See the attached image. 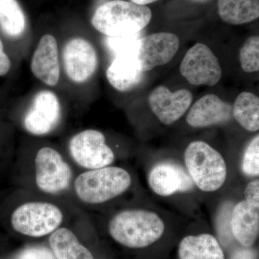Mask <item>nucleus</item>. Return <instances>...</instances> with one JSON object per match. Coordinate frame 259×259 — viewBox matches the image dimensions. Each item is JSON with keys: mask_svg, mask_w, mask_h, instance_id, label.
Masks as SVG:
<instances>
[{"mask_svg": "<svg viewBox=\"0 0 259 259\" xmlns=\"http://www.w3.org/2000/svg\"><path fill=\"white\" fill-rule=\"evenodd\" d=\"M0 28L8 36L18 37L26 28V19L17 0H0Z\"/></svg>", "mask_w": 259, "mask_h": 259, "instance_id": "4be33fe9", "label": "nucleus"}, {"mask_svg": "<svg viewBox=\"0 0 259 259\" xmlns=\"http://www.w3.org/2000/svg\"><path fill=\"white\" fill-rule=\"evenodd\" d=\"M242 171L246 176L255 177L259 175V136L257 135L250 141L245 148Z\"/></svg>", "mask_w": 259, "mask_h": 259, "instance_id": "393cba45", "label": "nucleus"}, {"mask_svg": "<svg viewBox=\"0 0 259 259\" xmlns=\"http://www.w3.org/2000/svg\"><path fill=\"white\" fill-rule=\"evenodd\" d=\"M151 18L152 13L146 5L125 0H112L97 8L92 19V25L106 36H120L142 31Z\"/></svg>", "mask_w": 259, "mask_h": 259, "instance_id": "f03ea898", "label": "nucleus"}, {"mask_svg": "<svg viewBox=\"0 0 259 259\" xmlns=\"http://www.w3.org/2000/svg\"><path fill=\"white\" fill-rule=\"evenodd\" d=\"M62 58L65 72L73 82H87L96 72L98 66L96 50L83 37H73L66 42Z\"/></svg>", "mask_w": 259, "mask_h": 259, "instance_id": "9d476101", "label": "nucleus"}, {"mask_svg": "<svg viewBox=\"0 0 259 259\" xmlns=\"http://www.w3.org/2000/svg\"><path fill=\"white\" fill-rule=\"evenodd\" d=\"M130 1L132 2V3H135V4L147 5L151 4V3H155V2L157 1V0H130Z\"/></svg>", "mask_w": 259, "mask_h": 259, "instance_id": "c756f323", "label": "nucleus"}, {"mask_svg": "<svg viewBox=\"0 0 259 259\" xmlns=\"http://www.w3.org/2000/svg\"><path fill=\"white\" fill-rule=\"evenodd\" d=\"M30 68L34 76L48 86L54 87L59 82V49L53 35L47 34L40 38L32 56Z\"/></svg>", "mask_w": 259, "mask_h": 259, "instance_id": "2eb2a0df", "label": "nucleus"}, {"mask_svg": "<svg viewBox=\"0 0 259 259\" xmlns=\"http://www.w3.org/2000/svg\"><path fill=\"white\" fill-rule=\"evenodd\" d=\"M35 176L39 190L44 193L56 195L69 190L73 171L59 151L44 147L35 156Z\"/></svg>", "mask_w": 259, "mask_h": 259, "instance_id": "423d86ee", "label": "nucleus"}, {"mask_svg": "<svg viewBox=\"0 0 259 259\" xmlns=\"http://www.w3.org/2000/svg\"><path fill=\"white\" fill-rule=\"evenodd\" d=\"M136 54L131 53L116 56L107 70V79L117 91H129L142 81L144 73Z\"/></svg>", "mask_w": 259, "mask_h": 259, "instance_id": "f3484780", "label": "nucleus"}, {"mask_svg": "<svg viewBox=\"0 0 259 259\" xmlns=\"http://www.w3.org/2000/svg\"><path fill=\"white\" fill-rule=\"evenodd\" d=\"M218 13L231 25H243L259 17L258 0H218Z\"/></svg>", "mask_w": 259, "mask_h": 259, "instance_id": "aec40b11", "label": "nucleus"}, {"mask_svg": "<svg viewBox=\"0 0 259 259\" xmlns=\"http://www.w3.org/2000/svg\"><path fill=\"white\" fill-rule=\"evenodd\" d=\"M233 107L217 95L208 94L194 104L187 116V122L194 128H204L227 123L233 117Z\"/></svg>", "mask_w": 259, "mask_h": 259, "instance_id": "4468645a", "label": "nucleus"}, {"mask_svg": "<svg viewBox=\"0 0 259 259\" xmlns=\"http://www.w3.org/2000/svg\"><path fill=\"white\" fill-rule=\"evenodd\" d=\"M231 231L236 241L245 248H250L256 241L259 233V206L243 200L233 207Z\"/></svg>", "mask_w": 259, "mask_h": 259, "instance_id": "dca6fc26", "label": "nucleus"}, {"mask_svg": "<svg viewBox=\"0 0 259 259\" xmlns=\"http://www.w3.org/2000/svg\"><path fill=\"white\" fill-rule=\"evenodd\" d=\"M15 259H56L52 250L46 247L35 246L24 249Z\"/></svg>", "mask_w": 259, "mask_h": 259, "instance_id": "a878e982", "label": "nucleus"}, {"mask_svg": "<svg viewBox=\"0 0 259 259\" xmlns=\"http://www.w3.org/2000/svg\"><path fill=\"white\" fill-rule=\"evenodd\" d=\"M193 95L187 90L171 92L159 86L151 92L148 103L158 120L164 125H171L180 120L192 105Z\"/></svg>", "mask_w": 259, "mask_h": 259, "instance_id": "ddd939ff", "label": "nucleus"}, {"mask_svg": "<svg viewBox=\"0 0 259 259\" xmlns=\"http://www.w3.org/2000/svg\"><path fill=\"white\" fill-rule=\"evenodd\" d=\"M11 68V61L5 53L3 42L0 39V76H5L9 72Z\"/></svg>", "mask_w": 259, "mask_h": 259, "instance_id": "cd10ccee", "label": "nucleus"}, {"mask_svg": "<svg viewBox=\"0 0 259 259\" xmlns=\"http://www.w3.org/2000/svg\"><path fill=\"white\" fill-rule=\"evenodd\" d=\"M191 1L195 2V3H207V2L210 1V0H191Z\"/></svg>", "mask_w": 259, "mask_h": 259, "instance_id": "7c9ffc66", "label": "nucleus"}, {"mask_svg": "<svg viewBox=\"0 0 259 259\" xmlns=\"http://www.w3.org/2000/svg\"><path fill=\"white\" fill-rule=\"evenodd\" d=\"M180 259H225L218 240L207 233L185 237L179 246Z\"/></svg>", "mask_w": 259, "mask_h": 259, "instance_id": "a211bd4d", "label": "nucleus"}, {"mask_svg": "<svg viewBox=\"0 0 259 259\" xmlns=\"http://www.w3.org/2000/svg\"><path fill=\"white\" fill-rule=\"evenodd\" d=\"M180 45V39L171 32H158L141 37L136 55L143 72L169 63Z\"/></svg>", "mask_w": 259, "mask_h": 259, "instance_id": "9b49d317", "label": "nucleus"}, {"mask_svg": "<svg viewBox=\"0 0 259 259\" xmlns=\"http://www.w3.org/2000/svg\"><path fill=\"white\" fill-rule=\"evenodd\" d=\"M186 168L194 186L205 192L221 189L228 169L224 158L215 148L202 141L191 143L185 152Z\"/></svg>", "mask_w": 259, "mask_h": 259, "instance_id": "20e7f679", "label": "nucleus"}, {"mask_svg": "<svg viewBox=\"0 0 259 259\" xmlns=\"http://www.w3.org/2000/svg\"><path fill=\"white\" fill-rule=\"evenodd\" d=\"M232 114L243 128L250 132L259 129V98L254 94L243 92L237 97Z\"/></svg>", "mask_w": 259, "mask_h": 259, "instance_id": "412c9836", "label": "nucleus"}, {"mask_svg": "<svg viewBox=\"0 0 259 259\" xmlns=\"http://www.w3.org/2000/svg\"><path fill=\"white\" fill-rule=\"evenodd\" d=\"M148 182L153 192L161 197L186 193L194 187L187 170L172 161L160 162L155 165L149 172Z\"/></svg>", "mask_w": 259, "mask_h": 259, "instance_id": "f8f14e48", "label": "nucleus"}, {"mask_svg": "<svg viewBox=\"0 0 259 259\" xmlns=\"http://www.w3.org/2000/svg\"><path fill=\"white\" fill-rule=\"evenodd\" d=\"M69 152L78 166L88 170L110 166L115 159V153L106 144L101 131L88 129L70 139Z\"/></svg>", "mask_w": 259, "mask_h": 259, "instance_id": "0eeeda50", "label": "nucleus"}, {"mask_svg": "<svg viewBox=\"0 0 259 259\" xmlns=\"http://www.w3.org/2000/svg\"><path fill=\"white\" fill-rule=\"evenodd\" d=\"M49 243L56 259H94L91 252L68 228H59L51 233Z\"/></svg>", "mask_w": 259, "mask_h": 259, "instance_id": "6ab92c4d", "label": "nucleus"}, {"mask_svg": "<svg viewBox=\"0 0 259 259\" xmlns=\"http://www.w3.org/2000/svg\"><path fill=\"white\" fill-rule=\"evenodd\" d=\"M180 73L194 86L214 87L222 77V69L216 56L207 46L196 44L182 59Z\"/></svg>", "mask_w": 259, "mask_h": 259, "instance_id": "6e6552de", "label": "nucleus"}, {"mask_svg": "<svg viewBox=\"0 0 259 259\" xmlns=\"http://www.w3.org/2000/svg\"><path fill=\"white\" fill-rule=\"evenodd\" d=\"M165 225L152 211L129 209L116 214L109 223L110 236L117 243L131 248L153 244L162 236Z\"/></svg>", "mask_w": 259, "mask_h": 259, "instance_id": "f257e3e1", "label": "nucleus"}, {"mask_svg": "<svg viewBox=\"0 0 259 259\" xmlns=\"http://www.w3.org/2000/svg\"><path fill=\"white\" fill-rule=\"evenodd\" d=\"M245 201L250 204L259 206V180L251 181L245 187Z\"/></svg>", "mask_w": 259, "mask_h": 259, "instance_id": "bb28decb", "label": "nucleus"}, {"mask_svg": "<svg viewBox=\"0 0 259 259\" xmlns=\"http://www.w3.org/2000/svg\"><path fill=\"white\" fill-rule=\"evenodd\" d=\"M142 31L131 35L106 36L105 47L113 58L122 54L136 53L139 40L143 37Z\"/></svg>", "mask_w": 259, "mask_h": 259, "instance_id": "5701e85b", "label": "nucleus"}, {"mask_svg": "<svg viewBox=\"0 0 259 259\" xmlns=\"http://www.w3.org/2000/svg\"><path fill=\"white\" fill-rule=\"evenodd\" d=\"M258 255L255 250L250 248H238L233 252L230 259H257Z\"/></svg>", "mask_w": 259, "mask_h": 259, "instance_id": "c85d7f7f", "label": "nucleus"}, {"mask_svg": "<svg viewBox=\"0 0 259 259\" xmlns=\"http://www.w3.org/2000/svg\"><path fill=\"white\" fill-rule=\"evenodd\" d=\"M131 184L132 178L125 168L109 166L79 175L74 180V190L83 203L95 205L105 203L125 193Z\"/></svg>", "mask_w": 259, "mask_h": 259, "instance_id": "7ed1b4c3", "label": "nucleus"}, {"mask_svg": "<svg viewBox=\"0 0 259 259\" xmlns=\"http://www.w3.org/2000/svg\"><path fill=\"white\" fill-rule=\"evenodd\" d=\"M242 69L246 73L256 72L259 70V37H248L239 53Z\"/></svg>", "mask_w": 259, "mask_h": 259, "instance_id": "b1692460", "label": "nucleus"}, {"mask_svg": "<svg viewBox=\"0 0 259 259\" xmlns=\"http://www.w3.org/2000/svg\"><path fill=\"white\" fill-rule=\"evenodd\" d=\"M61 117V103L57 95L49 90H42L32 99L24 116L23 125L28 134L46 136L59 125Z\"/></svg>", "mask_w": 259, "mask_h": 259, "instance_id": "1a4fd4ad", "label": "nucleus"}, {"mask_svg": "<svg viewBox=\"0 0 259 259\" xmlns=\"http://www.w3.org/2000/svg\"><path fill=\"white\" fill-rule=\"evenodd\" d=\"M64 221V213L49 202H29L18 206L10 218L12 227L24 236L38 238L54 233Z\"/></svg>", "mask_w": 259, "mask_h": 259, "instance_id": "39448f33", "label": "nucleus"}]
</instances>
